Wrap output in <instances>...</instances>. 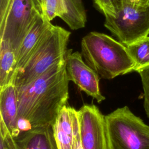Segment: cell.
I'll use <instances>...</instances> for the list:
<instances>
[{"mask_svg": "<svg viewBox=\"0 0 149 149\" xmlns=\"http://www.w3.org/2000/svg\"><path fill=\"white\" fill-rule=\"evenodd\" d=\"M69 81L65 61L52 67L29 84L16 87L19 134L30 129L52 126L67 102Z\"/></svg>", "mask_w": 149, "mask_h": 149, "instance_id": "obj_1", "label": "cell"}, {"mask_svg": "<svg viewBox=\"0 0 149 149\" xmlns=\"http://www.w3.org/2000/svg\"><path fill=\"white\" fill-rule=\"evenodd\" d=\"M81 50L86 63L104 79L134 70L135 63L126 46L104 33L87 34L81 40Z\"/></svg>", "mask_w": 149, "mask_h": 149, "instance_id": "obj_2", "label": "cell"}, {"mask_svg": "<svg viewBox=\"0 0 149 149\" xmlns=\"http://www.w3.org/2000/svg\"><path fill=\"white\" fill-rule=\"evenodd\" d=\"M70 34L63 27L51 24L23 69L16 74L13 83L15 87L27 84L52 67L64 62Z\"/></svg>", "mask_w": 149, "mask_h": 149, "instance_id": "obj_3", "label": "cell"}, {"mask_svg": "<svg viewBox=\"0 0 149 149\" xmlns=\"http://www.w3.org/2000/svg\"><path fill=\"white\" fill-rule=\"evenodd\" d=\"M108 149H149V126L127 107L105 115Z\"/></svg>", "mask_w": 149, "mask_h": 149, "instance_id": "obj_4", "label": "cell"}, {"mask_svg": "<svg viewBox=\"0 0 149 149\" xmlns=\"http://www.w3.org/2000/svg\"><path fill=\"white\" fill-rule=\"evenodd\" d=\"M105 27L128 45L149 35V5L126 3L114 16H105Z\"/></svg>", "mask_w": 149, "mask_h": 149, "instance_id": "obj_5", "label": "cell"}, {"mask_svg": "<svg viewBox=\"0 0 149 149\" xmlns=\"http://www.w3.org/2000/svg\"><path fill=\"white\" fill-rule=\"evenodd\" d=\"M37 15L32 0L13 1L5 23L0 27V41L9 43L16 55Z\"/></svg>", "mask_w": 149, "mask_h": 149, "instance_id": "obj_6", "label": "cell"}, {"mask_svg": "<svg viewBox=\"0 0 149 149\" xmlns=\"http://www.w3.org/2000/svg\"><path fill=\"white\" fill-rule=\"evenodd\" d=\"M77 111L84 149H108L105 115L94 105H84Z\"/></svg>", "mask_w": 149, "mask_h": 149, "instance_id": "obj_7", "label": "cell"}, {"mask_svg": "<svg viewBox=\"0 0 149 149\" xmlns=\"http://www.w3.org/2000/svg\"><path fill=\"white\" fill-rule=\"evenodd\" d=\"M65 65L69 80L74 83L80 90L98 102L105 99L100 91L98 74L84 61L81 54L77 51L72 52V49L68 50Z\"/></svg>", "mask_w": 149, "mask_h": 149, "instance_id": "obj_8", "label": "cell"}, {"mask_svg": "<svg viewBox=\"0 0 149 149\" xmlns=\"http://www.w3.org/2000/svg\"><path fill=\"white\" fill-rule=\"evenodd\" d=\"M0 132L5 135L12 149H53L55 144L52 126L30 129L13 137L0 119Z\"/></svg>", "mask_w": 149, "mask_h": 149, "instance_id": "obj_9", "label": "cell"}, {"mask_svg": "<svg viewBox=\"0 0 149 149\" xmlns=\"http://www.w3.org/2000/svg\"><path fill=\"white\" fill-rule=\"evenodd\" d=\"M57 149H73L77 132L80 130L78 111L65 105L52 126Z\"/></svg>", "mask_w": 149, "mask_h": 149, "instance_id": "obj_10", "label": "cell"}, {"mask_svg": "<svg viewBox=\"0 0 149 149\" xmlns=\"http://www.w3.org/2000/svg\"><path fill=\"white\" fill-rule=\"evenodd\" d=\"M51 24V22H48L40 15H37L18 49L16 55L15 76L23 69L37 47L44 32Z\"/></svg>", "mask_w": 149, "mask_h": 149, "instance_id": "obj_11", "label": "cell"}, {"mask_svg": "<svg viewBox=\"0 0 149 149\" xmlns=\"http://www.w3.org/2000/svg\"><path fill=\"white\" fill-rule=\"evenodd\" d=\"M0 113L2 120L13 137L19 135L18 104L16 88L10 83L0 88Z\"/></svg>", "mask_w": 149, "mask_h": 149, "instance_id": "obj_12", "label": "cell"}, {"mask_svg": "<svg viewBox=\"0 0 149 149\" xmlns=\"http://www.w3.org/2000/svg\"><path fill=\"white\" fill-rule=\"evenodd\" d=\"M16 68V54L7 42L0 41V88L13 83Z\"/></svg>", "mask_w": 149, "mask_h": 149, "instance_id": "obj_13", "label": "cell"}, {"mask_svg": "<svg viewBox=\"0 0 149 149\" xmlns=\"http://www.w3.org/2000/svg\"><path fill=\"white\" fill-rule=\"evenodd\" d=\"M135 63L134 70L140 72L149 68V36L126 45Z\"/></svg>", "mask_w": 149, "mask_h": 149, "instance_id": "obj_14", "label": "cell"}, {"mask_svg": "<svg viewBox=\"0 0 149 149\" xmlns=\"http://www.w3.org/2000/svg\"><path fill=\"white\" fill-rule=\"evenodd\" d=\"M35 0H32L34 1ZM79 29L85 27L87 22V15L82 0H65Z\"/></svg>", "mask_w": 149, "mask_h": 149, "instance_id": "obj_15", "label": "cell"}, {"mask_svg": "<svg viewBox=\"0 0 149 149\" xmlns=\"http://www.w3.org/2000/svg\"><path fill=\"white\" fill-rule=\"evenodd\" d=\"M97 9L105 16H114L128 0H93Z\"/></svg>", "mask_w": 149, "mask_h": 149, "instance_id": "obj_16", "label": "cell"}, {"mask_svg": "<svg viewBox=\"0 0 149 149\" xmlns=\"http://www.w3.org/2000/svg\"><path fill=\"white\" fill-rule=\"evenodd\" d=\"M141 77L143 88L144 108L146 113L149 119V68L138 72Z\"/></svg>", "mask_w": 149, "mask_h": 149, "instance_id": "obj_17", "label": "cell"}, {"mask_svg": "<svg viewBox=\"0 0 149 149\" xmlns=\"http://www.w3.org/2000/svg\"><path fill=\"white\" fill-rule=\"evenodd\" d=\"M13 0H0V27L3 26Z\"/></svg>", "mask_w": 149, "mask_h": 149, "instance_id": "obj_18", "label": "cell"}, {"mask_svg": "<svg viewBox=\"0 0 149 149\" xmlns=\"http://www.w3.org/2000/svg\"><path fill=\"white\" fill-rule=\"evenodd\" d=\"M0 133V149H12L5 135L2 132Z\"/></svg>", "mask_w": 149, "mask_h": 149, "instance_id": "obj_19", "label": "cell"}, {"mask_svg": "<svg viewBox=\"0 0 149 149\" xmlns=\"http://www.w3.org/2000/svg\"><path fill=\"white\" fill-rule=\"evenodd\" d=\"M73 149H84V148L83 147L81 142L80 136V130L77 132V133L76 136V139H75Z\"/></svg>", "mask_w": 149, "mask_h": 149, "instance_id": "obj_20", "label": "cell"}, {"mask_svg": "<svg viewBox=\"0 0 149 149\" xmlns=\"http://www.w3.org/2000/svg\"><path fill=\"white\" fill-rule=\"evenodd\" d=\"M128 2L143 6L149 5V0H128Z\"/></svg>", "mask_w": 149, "mask_h": 149, "instance_id": "obj_21", "label": "cell"}, {"mask_svg": "<svg viewBox=\"0 0 149 149\" xmlns=\"http://www.w3.org/2000/svg\"><path fill=\"white\" fill-rule=\"evenodd\" d=\"M53 149H57V147H56V143L55 144V145H54V146Z\"/></svg>", "mask_w": 149, "mask_h": 149, "instance_id": "obj_22", "label": "cell"}]
</instances>
